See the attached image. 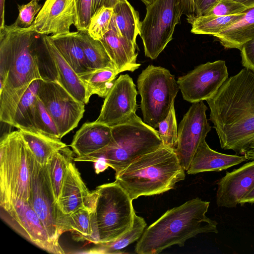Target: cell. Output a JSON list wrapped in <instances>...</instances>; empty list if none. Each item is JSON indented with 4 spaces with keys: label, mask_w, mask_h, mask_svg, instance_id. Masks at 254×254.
I'll return each instance as SVG.
<instances>
[{
    "label": "cell",
    "mask_w": 254,
    "mask_h": 254,
    "mask_svg": "<svg viewBox=\"0 0 254 254\" xmlns=\"http://www.w3.org/2000/svg\"><path fill=\"white\" fill-rule=\"evenodd\" d=\"M206 102L221 148L244 155L254 140V71L228 77Z\"/></svg>",
    "instance_id": "cell-1"
},
{
    "label": "cell",
    "mask_w": 254,
    "mask_h": 254,
    "mask_svg": "<svg viewBox=\"0 0 254 254\" xmlns=\"http://www.w3.org/2000/svg\"><path fill=\"white\" fill-rule=\"evenodd\" d=\"M41 35L32 25L21 28L14 23L0 32V121L9 125L30 84L43 79L37 54Z\"/></svg>",
    "instance_id": "cell-2"
},
{
    "label": "cell",
    "mask_w": 254,
    "mask_h": 254,
    "mask_svg": "<svg viewBox=\"0 0 254 254\" xmlns=\"http://www.w3.org/2000/svg\"><path fill=\"white\" fill-rule=\"evenodd\" d=\"M210 202L197 197L167 210L143 232L135 247L138 254H158L173 245L183 247L199 234H217V222L206 216Z\"/></svg>",
    "instance_id": "cell-3"
},
{
    "label": "cell",
    "mask_w": 254,
    "mask_h": 254,
    "mask_svg": "<svg viewBox=\"0 0 254 254\" xmlns=\"http://www.w3.org/2000/svg\"><path fill=\"white\" fill-rule=\"evenodd\" d=\"M185 171L175 150L163 146L134 159L115 174V181L133 200L173 189L185 179Z\"/></svg>",
    "instance_id": "cell-4"
},
{
    "label": "cell",
    "mask_w": 254,
    "mask_h": 254,
    "mask_svg": "<svg viewBox=\"0 0 254 254\" xmlns=\"http://www.w3.org/2000/svg\"><path fill=\"white\" fill-rule=\"evenodd\" d=\"M112 127V138L104 149L78 161L95 162L105 158L116 174L140 156L163 146L158 130L133 114Z\"/></svg>",
    "instance_id": "cell-5"
},
{
    "label": "cell",
    "mask_w": 254,
    "mask_h": 254,
    "mask_svg": "<svg viewBox=\"0 0 254 254\" xmlns=\"http://www.w3.org/2000/svg\"><path fill=\"white\" fill-rule=\"evenodd\" d=\"M31 154L19 129L6 133L1 137V208L9 209L17 200H29L31 193Z\"/></svg>",
    "instance_id": "cell-6"
},
{
    "label": "cell",
    "mask_w": 254,
    "mask_h": 254,
    "mask_svg": "<svg viewBox=\"0 0 254 254\" xmlns=\"http://www.w3.org/2000/svg\"><path fill=\"white\" fill-rule=\"evenodd\" d=\"M94 210L98 243L114 241L130 230L135 213L132 200L116 181L97 187Z\"/></svg>",
    "instance_id": "cell-7"
},
{
    "label": "cell",
    "mask_w": 254,
    "mask_h": 254,
    "mask_svg": "<svg viewBox=\"0 0 254 254\" xmlns=\"http://www.w3.org/2000/svg\"><path fill=\"white\" fill-rule=\"evenodd\" d=\"M137 87L143 122L156 129L169 114L179 91L175 76L165 68L149 65L139 75Z\"/></svg>",
    "instance_id": "cell-8"
},
{
    "label": "cell",
    "mask_w": 254,
    "mask_h": 254,
    "mask_svg": "<svg viewBox=\"0 0 254 254\" xmlns=\"http://www.w3.org/2000/svg\"><path fill=\"white\" fill-rule=\"evenodd\" d=\"M184 14L183 0H154L146 6L139 35L145 55L156 59L173 39L175 27Z\"/></svg>",
    "instance_id": "cell-9"
},
{
    "label": "cell",
    "mask_w": 254,
    "mask_h": 254,
    "mask_svg": "<svg viewBox=\"0 0 254 254\" xmlns=\"http://www.w3.org/2000/svg\"><path fill=\"white\" fill-rule=\"evenodd\" d=\"M30 169L31 193L28 201L42 221L51 241L61 246L59 238L63 233V214L57 205L47 164L41 165L32 153Z\"/></svg>",
    "instance_id": "cell-10"
},
{
    "label": "cell",
    "mask_w": 254,
    "mask_h": 254,
    "mask_svg": "<svg viewBox=\"0 0 254 254\" xmlns=\"http://www.w3.org/2000/svg\"><path fill=\"white\" fill-rule=\"evenodd\" d=\"M37 96L53 118L61 139L77 127L85 112V104L58 82L41 79Z\"/></svg>",
    "instance_id": "cell-11"
},
{
    "label": "cell",
    "mask_w": 254,
    "mask_h": 254,
    "mask_svg": "<svg viewBox=\"0 0 254 254\" xmlns=\"http://www.w3.org/2000/svg\"><path fill=\"white\" fill-rule=\"evenodd\" d=\"M228 78L226 62L217 60L196 66L177 82L183 99L193 103L211 98Z\"/></svg>",
    "instance_id": "cell-12"
},
{
    "label": "cell",
    "mask_w": 254,
    "mask_h": 254,
    "mask_svg": "<svg viewBox=\"0 0 254 254\" xmlns=\"http://www.w3.org/2000/svg\"><path fill=\"white\" fill-rule=\"evenodd\" d=\"M0 217L25 239L42 250L55 254L65 253L61 246L51 241L29 201L16 200L8 210L0 208Z\"/></svg>",
    "instance_id": "cell-13"
},
{
    "label": "cell",
    "mask_w": 254,
    "mask_h": 254,
    "mask_svg": "<svg viewBox=\"0 0 254 254\" xmlns=\"http://www.w3.org/2000/svg\"><path fill=\"white\" fill-rule=\"evenodd\" d=\"M207 110L203 101L192 103L179 125L178 143L175 151L186 171L197 148L211 130V127L206 118Z\"/></svg>",
    "instance_id": "cell-14"
},
{
    "label": "cell",
    "mask_w": 254,
    "mask_h": 254,
    "mask_svg": "<svg viewBox=\"0 0 254 254\" xmlns=\"http://www.w3.org/2000/svg\"><path fill=\"white\" fill-rule=\"evenodd\" d=\"M137 95L131 77L127 74L120 75L105 98L95 122L113 127L127 120L137 110Z\"/></svg>",
    "instance_id": "cell-15"
},
{
    "label": "cell",
    "mask_w": 254,
    "mask_h": 254,
    "mask_svg": "<svg viewBox=\"0 0 254 254\" xmlns=\"http://www.w3.org/2000/svg\"><path fill=\"white\" fill-rule=\"evenodd\" d=\"M75 0H46L32 24L41 35H59L70 32L76 22Z\"/></svg>",
    "instance_id": "cell-16"
},
{
    "label": "cell",
    "mask_w": 254,
    "mask_h": 254,
    "mask_svg": "<svg viewBox=\"0 0 254 254\" xmlns=\"http://www.w3.org/2000/svg\"><path fill=\"white\" fill-rule=\"evenodd\" d=\"M254 188V160L238 169L227 172L217 184L216 204L219 207H236Z\"/></svg>",
    "instance_id": "cell-17"
},
{
    "label": "cell",
    "mask_w": 254,
    "mask_h": 254,
    "mask_svg": "<svg viewBox=\"0 0 254 254\" xmlns=\"http://www.w3.org/2000/svg\"><path fill=\"white\" fill-rule=\"evenodd\" d=\"M42 41L47 55L56 71L58 82L78 101L86 104V89L79 76L61 55L48 35H41Z\"/></svg>",
    "instance_id": "cell-18"
},
{
    "label": "cell",
    "mask_w": 254,
    "mask_h": 254,
    "mask_svg": "<svg viewBox=\"0 0 254 254\" xmlns=\"http://www.w3.org/2000/svg\"><path fill=\"white\" fill-rule=\"evenodd\" d=\"M100 41L119 73L125 71L133 72L141 65L136 63V45L120 34L114 15L109 31Z\"/></svg>",
    "instance_id": "cell-19"
},
{
    "label": "cell",
    "mask_w": 254,
    "mask_h": 254,
    "mask_svg": "<svg viewBox=\"0 0 254 254\" xmlns=\"http://www.w3.org/2000/svg\"><path fill=\"white\" fill-rule=\"evenodd\" d=\"M112 138V127L93 122H85L74 134L70 144L77 157L74 161L90 156L105 148Z\"/></svg>",
    "instance_id": "cell-20"
},
{
    "label": "cell",
    "mask_w": 254,
    "mask_h": 254,
    "mask_svg": "<svg viewBox=\"0 0 254 254\" xmlns=\"http://www.w3.org/2000/svg\"><path fill=\"white\" fill-rule=\"evenodd\" d=\"M91 194L75 165L71 162L67 169L57 205L61 212L69 215L85 207Z\"/></svg>",
    "instance_id": "cell-21"
},
{
    "label": "cell",
    "mask_w": 254,
    "mask_h": 254,
    "mask_svg": "<svg viewBox=\"0 0 254 254\" xmlns=\"http://www.w3.org/2000/svg\"><path fill=\"white\" fill-rule=\"evenodd\" d=\"M248 160L245 155H229L214 150L205 140L194 154L187 173L194 175L205 172H220Z\"/></svg>",
    "instance_id": "cell-22"
},
{
    "label": "cell",
    "mask_w": 254,
    "mask_h": 254,
    "mask_svg": "<svg viewBox=\"0 0 254 254\" xmlns=\"http://www.w3.org/2000/svg\"><path fill=\"white\" fill-rule=\"evenodd\" d=\"M62 230L63 233L68 231L73 234L76 241L98 243L94 210L86 207L69 215H63Z\"/></svg>",
    "instance_id": "cell-23"
},
{
    "label": "cell",
    "mask_w": 254,
    "mask_h": 254,
    "mask_svg": "<svg viewBox=\"0 0 254 254\" xmlns=\"http://www.w3.org/2000/svg\"><path fill=\"white\" fill-rule=\"evenodd\" d=\"M49 37L61 55L79 75L90 72L76 32L52 35Z\"/></svg>",
    "instance_id": "cell-24"
},
{
    "label": "cell",
    "mask_w": 254,
    "mask_h": 254,
    "mask_svg": "<svg viewBox=\"0 0 254 254\" xmlns=\"http://www.w3.org/2000/svg\"><path fill=\"white\" fill-rule=\"evenodd\" d=\"M214 37L225 48L240 50L254 38V7L248 8L239 20Z\"/></svg>",
    "instance_id": "cell-25"
},
{
    "label": "cell",
    "mask_w": 254,
    "mask_h": 254,
    "mask_svg": "<svg viewBox=\"0 0 254 254\" xmlns=\"http://www.w3.org/2000/svg\"><path fill=\"white\" fill-rule=\"evenodd\" d=\"M76 36L91 71L105 68L117 69L100 40L91 37L87 30L77 31Z\"/></svg>",
    "instance_id": "cell-26"
},
{
    "label": "cell",
    "mask_w": 254,
    "mask_h": 254,
    "mask_svg": "<svg viewBox=\"0 0 254 254\" xmlns=\"http://www.w3.org/2000/svg\"><path fill=\"white\" fill-rule=\"evenodd\" d=\"M40 80H35L30 84L18 104L11 126L19 130L38 133L34 125V113Z\"/></svg>",
    "instance_id": "cell-27"
},
{
    "label": "cell",
    "mask_w": 254,
    "mask_h": 254,
    "mask_svg": "<svg viewBox=\"0 0 254 254\" xmlns=\"http://www.w3.org/2000/svg\"><path fill=\"white\" fill-rule=\"evenodd\" d=\"M113 15L120 34L136 45L140 26L138 12L127 0H119L113 7Z\"/></svg>",
    "instance_id": "cell-28"
},
{
    "label": "cell",
    "mask_w": 254,
    "mask_h": 254,
    "mask_svg": "<svg viewBox=\"0 0 254 254\" xmlns=\"http://www.w3.org/2000/svg\"><path fill=\"white\" fill-rule=\"evenodd\" d=\"M19 130L34 158L41 165L47 164L56 151L67 146L59 139L28 131Z\"/></svg>",
    "instance_id": "cell-29"
},
{
    "label": "cell",
    "mask_w": 254,
    "mask_h": 254,
    "mask_svg": "<svg viewBox=\"0 0 254 254\" xmlns=\"http://www.w3.org/2000/svg\"><path fill=\"white\" fill-rule=\"evenodd\" d=\"M145 220L136 214L134 215L132 228L118 239L106 243H99L85 253L115 254H122V251L130 244L138 240L142 235L146 227Z\"/></svg>",
    "instance_id": "cell-30"
},
{
    "label": "cell",
    "mask_w": 254,
    "mask_h": 254,
    "mask_svg": "<svg viewBox=\"0 0 254 254\" xmlns=\"http://www.w3.org/2000/svg\"><path fill=\"white\" fill-rule=\"evenodd\" d=\"M73 159V152L66 146L56 151L47 163L56 203L61 192L67 169Z\"/></svg>",
    "instance_id": "cell-31"
},
{
    "label": "cell",
    "mask_w": 254,
    "mask_h": 254,
    "mask_svg": "<svg viewBox=\"0 0 254 254\" xmlns=\"http://www.w3.org/2000/svg\"><path fill=\"white\" fill-rule=\"evenodd\" d=\"M119 73L117 69L105 68L91 71L80 75L79 77L86 89L88 101L94 94L105 98Z\"/></svg>",
    "instance_id": "cell-32"
},
{
    "label": "cell",
    "mask_w": 254,
    "mask_h": 254,
    "mask_svg": "<svg viewBox=\"0 0 254 254\" xmlns=\"http://www.w3.org/2000/svg\"><path fill=\"white\" fill-rule=\"evenodd\" d=\"M245 11L240 14L228 16L210 15L199 16L191 23V32L195 34L214 36L239 20L245 14Z\"/></svg>",
    "instance_id": "cell-33"
},
{
    "label": "cell",
    "mask_w": 254,
    "mask_h": 254,
    "mask_svg": "<svg viewBox=\"0 0 254 254\" xmlns=\"http://www.w3.org/2000/svg\"><path fill=\"white\" fill-rule=\"evenodd\" d=\"M34 122L38 133L51 138L61 139L53 118L38 96L35 105Z\"/></svg>",
    "instance_id": "cell-34"
},
{
    "label": "cell",
    "mask_w": 254,
    "mask_h": 254,
    "mask_svg": "<svg viewBox=\"0 0 254 254\" xmlns=\"http://www.w3.org/2000/svg\"><path fill=\"white\" fill-rule=\"evenodd\" d=\"M113 15V8L102 6L92 15L87 29L89 35L93 39L100 40L110 29Z\"/></svg>",
    "instance_id": "cell-35"
},
{
    "label": "cell",
    "mask_w": 254,
    "mask_h": 254,
    "mask_svg": "<svg viewBox=\"0 0 254 254\" xmlns=\"http://www.w3.org/2000/svg\"><path fill=\"white\" fill-rule=\"evenodd\" d=\"M158 128L163 145L175 150L178 143V127L174 105L165 119L159 124Z\"/></svg>",
    "instance_id": "cell-36"
},
{
    "label": "cell",
    "mask_w": 254,
    "mask_h": 254,
    "mask_svg": "<svg viewBox=\"0 0 254 254\" xmlns=\"http://www.w3.org/2000/svg\"><path fill=\"white\" fill-rule=\"evenodd\" d=\"M220 0H188L184 6V14L191 24L196 18L205 15Z\"/></svg>",
    "instance_id": "cell-37"
},
{
    "label": "cell",
    "mask_w": 254,
    "mask_h": 254,
    "mask_svg": "<svg viewBox=\"0 0 254 254\" xmlns=\"http://www.w3.org/2000/svg\"><path fill=\"white\" fill-rule=\"evenodd\" d=\"M17 6L19 13L14 23L21 28H28L31 26L35 16L42 8V5L34 0H31L26 4H18Z\"/></svg>",
    "instance_id": "cell-38"
},
{
    "label": "cell",
    "mask_w": 254,
    "mask_h": 254,
    "mask_svg": "<svg viewBox=\"0 0 254 254\" xmlns=\"http://www.w3.org/2000/svg\"><path fill=\"white\" fill-rule=\"evenodd\" d=\"M248 8L233 0H220L205 15H232L241 13Z\"/></svg>",
    "instance_id": "cell-39"
},
{
    "label": "cell",
    "mask_w": 254,
    "mask_h": 254,
    "mask_svg": "<svg viewBox=\"0 0 254 254\" xmlns=\"http://www.w3.org/2000/svg\"><path fill=\"white\" fill-rule=\"evenodd\" d=\"M77 19L75 25L77 31L86 30L92 15L93 0H75Z\"/></svg>",
    "instance_id": "cell-40"
},
{
    "label": "cell",
    "mask_w": 254,
    "mask_h": 254,
    "mask_svg": "<svg viewBox=\"0 0 254 254\" xmlns=\"http://www.w3.org/2000/svg\"><path fill=\"white\" fill-rule=\"evenodd\" d=\"M240 50L242 65L254 71V38L245 43Z\"/></svg>",
    "instance_id": "cell-41"
},
{
    "label": "cell",
    "mask_w": 254,
    "mask_h": 254,
    "mask_svg": "<svg viewBox=\"0 0 254 254\" xmlns=\"http://www.w3.org/2000/svg\"><path fill=\"white\" fill-rule=\"evenodd\" d=\"M94 163V168L97 174L104 171L109 167L106 160L103 157L98 158Z\"/></svg>",
    "instance_id": "cell-42"
},
{
    "label": "cell",
    "mask_w": 254,
    "mask_h": 254,
    "mask_svg": "<svg viewBox=\"0 0 254 254\" xmlns=\"http://www.w3.org/2000/svg\"><path fill=\"white\" fill-rule=\"evenodd\" d=\"M5 0H0V32L5 26L4 24V4Z\"/></svg>",
    "instance_id": "cell-43"
},
{
    "label": "cell",
    "mask_w": 254,
    "mask_h": 254,
    "mask_svg": "<svg viewBox=\"0 0 254 254\" xmlns=\"http://www.w3.org/2000/svg\"><path fill=\"white\" fill-rule=\"evenodd\" d=\"M246 203H254V188L240 202L241 205Z\"/></svg>",
    "instance_id": "cell-44"
},
{
    "label": "cell",
    "mask_w": 254,
    "mask_h": 254,
    "mask_svg": "<svg viewBox=\"0 0 254 254\" xmlns=\"http://www.w3.org/2000/svg\"><path fill=\"white\" fill-rule=\"evenodd\" d=\"M104 1L105 0H93L92 15L97 9L104 5Z\"/></svg>",
    "instance_id": "cell-45"
},
{
    "label": "cell",
    "mask_w": 254,
    "mask_h": 254,
    "mask_svg": "<svg viewBox=\"0 0 254 254\" xmlns=\"http://www.w3.org/2000/svg\"><path fill=\"white\" fill-rule=\"evenodd\" d=\"M243 4L248 8L254 7V0H233Z\"/></svg>",
    "instance_id": "cell-46"
},
{
    "label": "cell",
    "mask_w": 254,
    "mask_h": 254,
    "mask_svg": "<svg viewBox=\"0 0 254 254\" xmlns=\"http://www.w3.org/2000/svg\"><path fill=\"white\" fill-rule=\"evenodd\" d=\"M244 155L248 160H254V149H250L248 150Z\"/></svg>",
    "instance_id": "cell-47"
},
{
    "label": "cell",
    "mask_w": 254,
    "mask_h": 254,
    "mask_svg": "<svg viewBox=\"0 0 254 254\" xmlns=\"http://www.w3.org/2000/svg\"><path fill=\"white\" fill-rule=\"evenodd\" d=\"M118 1V0H105L104 5L113 8Z\"/></svg>",
    "instance_id": "cell-48"
},
{
    "label": "cell",
    "mask_w": 254,
    "mask_h": 254,
    "mask_svg": "<svg viewBox=\"0 0 254 254\" xmlns=\"http://www.w3.org/2000/svg\"><path fill=\"white\" fill-rule=\"evenodd\" d=\"M141 0L145 4L146 6H147L149 4H151L154 0Z\"/></svg>",
    "instance_id": "cell-49"
},
{
    "label": "cell",
    "mask_w": 254,
    "mask_h": 254,
    "mask_svg": "<svg viewBox=\"0 0 254 254\" xmlns=\"http://www.w3.org/2000/svg\"><path fill=\"white\" fill-rule=\"evenodd\" d=\"M250 149H254V140L251 142L250 145L249 150Z\"/></svg>",
    "instance_id": "cell-50"
},
{
    "label": "cell",
    "mask_w": 254,
    "mask_h": 254,
    "mask_svg": "<svg viewBox=\"0 0 254 254\" xmlns=\"http://www.w3.org/2000/svg\"><path fill=\"white\" fill-rule=\"evenodd\" d=\"M188 0H183L184 4L186 3V2Z\"/></svg>",
    "instance_id": "cell-51"
},
{
    "label": "cell",
    "mask_w": 254,
    "mask_h": 254,
    "mask_svg": "<svg viewBox=\"0 0 254 254\" xmlns=\"http://www.w3.org/2000/svg\"><path fill=\"white\" fill-rule=\"evenodd\" d=\"M35 1H36L37 2H39L40 0H34Z\"/></svg>",
    "instance_id": "cell-52"
},
{
    "label": "cell",
    "mask_w": 254,
    "mask_h": 254,
    "mask_svg": "<svg viewBox=\"0 0 254 254\" xmlns=\"http://www.w3.org/2000/svg\"></svg>",
    "instance_id": "cell-53"
}]
</instances>
